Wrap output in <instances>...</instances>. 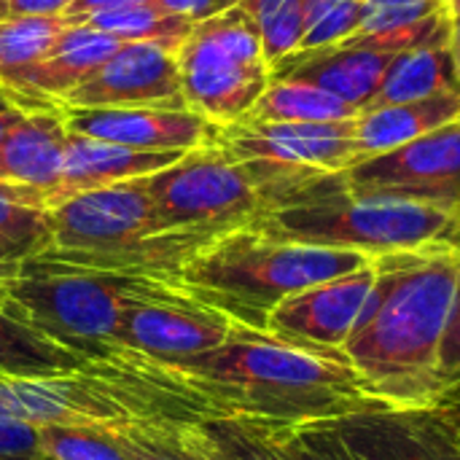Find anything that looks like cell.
Returning <instances> with one entry per match:
<instances>
[{
	"label": "cell",
	"instance_id": "16",
	"mask_svg": "<svg viewBox=\"0 0 460 460\" xmlns=\"http://www.w3.org/2000/svg\"><path fill=\"white\" fill-rule=\"evenodd\" d=\"M334 426L367 460H460V431L447 407H385Z\"/></svg>",
	"mask_w": 460,
	"mask_h": 460
},
{
	"label": "cell",
	"instance_id": "19",
	"mask_svg": "<svg viewBox=\"0 0 460 460\" xmlns=\"http://www.w3.org/2000/svg\"><path fill=\"white\" fill-rule=\"evenodd\" d=\"M394 57L353 43L296 51L272 67V81H302L321 86L348 105L367 111L391 67Z\"/></svg>",
	"mask_w": 460,
	"mask_h": 460
},
{
	"label": "cell",
	"instance_id": "44",
	"mask_svg": "<svg viewBox=\"0 0 460 460\" xmlns=\"http://www.w3.org/2000/svg\"><path fill=\"white\" fill-rule=\"evenodd\" d=\"M40 460H46V458H40Z\"/></svg>",
	"mask_w": 460,
	"mask_h": 460
},
{
	"label": "cell",
	"instance_id": "41",
	"mask_svg": "<svg viewBox=\"0 0 460 460\" xmlns=\"http://www.w3.org/2000/svg\"><path fill=\"white\" fill-rule=\"evenodd\" d=\"M447 410H450V415H453V423L458 426V431H460V407L456 404V407H447Z\"/></svg>",
	"mask_w": 460,
	"mask_h": 460
},
{
	"label": "cell",
	"instance_id": "3",
	"mask_svg": "<svg viewBox=\"0 0 460 460\" xmlns=\"http://www.w3.org/2000/svg\"><path fill=\"white\" fill-rule=\"evenodd\" d=\"M256 229L307 245L356 251L369 259L426 245H460L450 213L396 197L356 194L342 172L310 175L267 197Z\"/></svg>",
	"mask_w": 460,
	"mask_h": 460
},
{
	"label": "cell",
	"instance_id": "13",
	"mask_svg": "<svg viewBox=\"0 0 460 460\" xmlns=\"http://www.w3.org/2000/svg\"><path fill=\"white\" fill-rule=\"evenodd\" d=\"M375 288V259L334 280L283 299L267 318V332L283 342L342 353Z\"/></svg>",
	"mask_w": 460,
	"mask_h": 460
},
{
	"label": "cell",
	"instance_id": "5",
	"mask_svg": "<svg viewBox=\"0 0 460 460\" xmlns=\"http://www.w3.org/2000/svg\"><path fill=\"white\" fill-rule=\"evenodd\" d=\"M54 240L43 259L175 283L208 237L162 232L146 178L75 194L54 208Z\"/></svg>",
	"mask_w": 460,
	"mask_h": 460
},
{
	"label": "cell",
	"instance_id": "7",
	"mask_svg": "<svg viewBox=\"0 0 460 460\" xmlns=\"http://www.w3.org/2000/svg\"><path fill=\"white\" fill-rule=\"evenodd\" d=\"M146 280L38 256L0 280V313L86 361H113L121 315Z\"/></svg>",
	"mask_w": 460,
	"mask_h": 460
},
{
	"label": "cell",
	"instance_id": "35",
	"mask_svg": "<svg viewBox=\"0 0 460 460\" xmlns=\"http://www.w3.org/2000/svg\"><path fill=\"white\" fill-rule=\"evenodd\" d=\"M456 404H460V283L453 315L439 348V369H437V407H456Z\"/></svg>",
	"mask_w": 460,
	"mask_h": 460
},
{
	"label": "cell",
	"instance_id": "22",
	"mask_svg": "<svg viewBox=\"0 0 460 460\" xmlns=\"http://www.w3.org/2000/svg\"><path fill=\"white\" fill-rule=\"evenodd\" d=\"M54 226L35 189L0 181V280L51 248Z\"/></svg>",
	"mask_w": 460,
	"mask_h": 460
},
{
	"label": "cell",
	"instance_id": "24",
	"mask_svg": "<svg viewBox=\"0 0 460 460\" xmlns=\"http://www.w3.org/2000/svg\"><path fill=\"white\" fill-rule=\"evenodd\" d=\"M358 108L348 105L321 86L302 81H272L245 119L275 124H329L353 121L358 119Z\"/></svg>",
	"mask_w": 460,
	"mask_h": 460
},
{
	"label": "cell",
	"instance_id": "31",
	"mask_svg": "<svg viewBox=\"0 0 460 460\" xmlns=\"http://www.w3.org/2000/svg\"><path fill=\"white\" fill-rule=\"evenodd\" d=\"M38 437L46 460H129L105 426H43Z\"/></svg>",
	"mask_w": 460,
	"mask_h": 460
},
{
	"label": "cell",
	"instance_id": "20",
	"mask_svg": "<svg viewBox=\"0 0 460 460\" xmlns=\"http://www.w3.org/2000/svg\"><path fill=\"white\" fill-rule=\"evenodd\" d=\"M67 127L62 121V105L57 111H32L11 127L0 143V181L46 194L57 186L65 159Z\"/></svg>",
	"mask_w": 460,
	"mask_h": 460
},
{
	"label": "cell",
	"instance_id": "10",
	"mask_svg": "<svg viewBox=\"0 0 460 460\" xmlns=\"http://www.w3.org/2000/svg\"><path fill=\"white\" fill-rule=\"evenodd\" d=\"M216 143L234 156L264 197L310 175L342 172L358 162L356 119L329 124L234 121L216 129Z\"/></svg>",
	"mask_w": 460,
	"mask_h": 460
},
{
	"label": "cell",
	"instance_id": "15",
	"mask_svg": "<svg viewBox=\"0 0 460 460\" xmlns=\"http://www.w3.org/2000/svg\"><path fill=\"white\" fill-rule=\"evenodd\" d=\"M67 132L137 148V151H194L216 143L208 119L189 108H70L62 105Z\"/></svg>",
	"mask_w": 460,
	"mask_h": 460
},
{
	"label": "cell",
	"instance_id": "17",
	"mask_svg": "<svg viewBox=\"0 0 460 460\" xmlns=\"http://www.w3.org/2000/svg\"><path fill=\"white\" fill-rule=\"evenodd\" d=\"M119 46L121 40L108 32L89 24H70L38 65L19 73L13 81L0 86V92L8 105L22 113L57 111L62 100L78 89Z\"/></svg>",
	"mask_w": 460,
	"mask_h": 460
},
{
	"label": "cell",
	"instance_id": "29",
	"mask_svg": "<svg viewBox=\"0 0 460 460\" xmlns=\"http://www.w3.org/2000/svg\"><path fill=\"white\" fill-rule=\"evenodd\" d=\"M267 439L286 460H367L334 423L307 426H267L259 423Z\"/></svg>",
	"mask_w": 460,
	"mask_h": 460
},
{
	"label": "cell",
	"instance_id": "36",
	"mask_svg": "<svg viewBox=\"0 0 460 460\" xmlns=\"http://www.w3.org/2000/svg\"><path fill=\"white\" fill-rule=\"evenodd\" d=\"M0 460H40L38 429L0 420Z\"/></svg>",
	"mask_w": 460,
	"mask_h": 460
},
{
	"label": "cell",
	"instance_id": "25",
	"mask_svg": "<svg viewBox=\"0 0 460 460\" xmlns=\"http://www.w3.org/2000/svg\"><path fill=\"white\" fill-rule=\"evenodd\" d=\"M89 361L0 313V377H54Z\"/></svg>",
	"mask_w": 460,
	"mask_h": 460
},
{
	"label": "cell",
	"instance_id": "30",
	"mask_svg": "<svg viewBox=\"0 0 460 460\" xmlns=\"http://www.w3.org/2000/svg\"><path fill=\"white\" fill-rule=\"evenodd\" d=\"M259 24L267 62L275 67L286 57L296 54L305 30L302 0H237Z\"/></svg>",
	"mask_w": 460,
	"mask_h": 460
},
{
	"label": "cell",
	"instance_id": "23",
	"mask_svg": "<svg viewBox=\"0 0 460 460\" xmlns=\"http://www.w3.org/2000/svg\"><path fill=\"white\" fill-rule=\"evenodd\" d=\"M442 92H460L456 65L447 46L396 54L369 108L426 100ZM367 108V111H369Z\"/></svg>",
	"mask_w": 460,
	"mask_h": 460
},
{
	"label": "cell",
	"instance_id": "1",
	"mask_svg": "<svg viewBox=\"0 0 460 460\" xmlns=\"http://www.w3.org/2000/svg\"><path fill=\"white\" fill-rule=\"evenodd\" d=\"M132 361L181 385L210 418L307 426L385 410L342 353L291 345L237 323L213 350L175 361Z\"/></svg>",
	"mask_w": 460,
	"mask_h": 460
},
{
	"label": "cell",
	"instance_id": "4",
	"mask_svg": "<svg viewBox=\"0 0 460 460\" xmlns=\"http://www.w3.org/2000/svg\"><path fill=\"white\" fill-rule=\"evenodd\" d=\"M369 256L234 229L189 259L178 286L245 329L267 332L270 313L288 296L364 267Z\"/></svg>",
	"mask_w": 460,
	"mask_h": 460
},
{
	"label": "cell",
	"instance_id": "38",
	"mask_svg": "<svg viewBox=\"0 0 460 460\" xmlns=\"http://www.w3.org/2000/svg\"><path fill=\"white\" fill-rule=\"evenodd\" d=\"M135 3H151V0H73V5L65 11L62 19L67 24H81L92 13L111 11V8H121V5H135Z\"/></svg>",
	"mask_w": 460,
	"mask_h": 460
},
{
	"label": "cell",
	"instance_id": "2",
	"mask_svg": "<svg viewBox=\"0 0 460 460\" xmlns=\"http://www.w3.org/2000/svg\"><path fill=\"white\" fill-rule=\"evenodd\" d=\"M458 283V245H426L375 259V288L342 356L385 407H437L439 348Z\"/></svg>",
	"mask_w": 460,
	"mask_h": 460
},
{
	"label": "cell",
	"instance_id": "9",
	"mask_svg": "<svg viewBox=\"0 0 460 460\" xmlns=\"http://www.w3.org/2000/svg\"><path fill=\"white\" fill-rule=\"evenodd\" d=\"M162 232H194L218 240L253 226L264 197L251 172L218 143L186 151L175 164L146 178Z\"/></svg>",
	"mask_w": 460,
	"mask_h": 460
},
{
	"label": "cell",
	"instance_id": "11",
	"mask_svg": "<svg viewBox=\"0 0 460 460\" xmlns=\"http://www.w3.org/2000/svg\"><path fill=\"white\" fill-rule=\"evenodd\" d=\"M232 329L234 321L197 302L181 286L148 278L121 315L113 361L127 356L148 361L189 358L226 342Z\"/></svg>",
	"mask_w": 460,
	"mask_h": 460
},
{
	"label": "cell",
	"instance_id": "26",
	"mask_svg": "<svg viewBox=\"0 0 460 460\" xmlns=\"http://www.w3.org/2000/svg\"><path fill=\"white\" fill-rule=\"evenodd\" d=\"M81 24L108 32L121 43H154L178 54V49L191 35L197 22L167 11L159 0H151L92 13Z\"/></svg>",
	"mask_w": 460,
	"mask_h": 460
},
{
	"label": "cell",
	"instance_id": "8",
	"mask_svg": "<svg viewBox=\"0 0 460 460\" xmlns=\"http://www.w3.org/2000/svg\"><path fill=\"white\" fill-rule=\"evenodd\" d=\"M175 57L189 111L213 127L245 119L272 84L259 24L237 0L199 19Z\"/></svg>",
	"mask_w": 460,
	"mask_h": 460
},
{
	"label": "cell",
	"instance_id": "27",
	"mask_svg": "<svg viewBox=\"0 0 460 460\" xmlns=\"http://www.w3.org/2000/svg\"><path fill=\"white\" fill-rule=\"evenodd\" d=\"M181 429L205 460H286L253 420L199 418L194 423H183Z\"/></svg>",
	"mask_w": 460,
	"mask_h": 460
},
{
	"label": "cell",
	"instance_id": "40",
	"mask_svg": "<svg viewBox=\"0 0 460 460\" xmlns=\"http://www.w3.org/2000/svg\"><path fill=\"white\" fill-rule=\"evenodd\" d=\"M19 119H22V111H16V108H3V111H0V143L5 140V135L11 132V127H13Z\"/></svg>",
	"mask_w": 460,
	"mask_h": 460
},
{
	"label": "cell",
	"instance_id": "32",
	"mask_svg": "<svg viewBox=\"0 0 460 460\" xmlns=\"http://www.w3.org/2000/svg\"><path fill=\"white\" fill-rule=\"evenodd\" d=\"M183 423H129L113 429L129 460H205L183 437Z\"/></svg>",
	"mask_w": 460,
	"mask_h": 460
},
{
	"label": "cell",
	"instance_id": "39",
	"mask_svg": "<svg viewBox=\"0 0 460 460\" xmlns=\"http://www.w3.org/2000/svg\"><path fill=\"white\" fill-rule=\"evenodd\" d=\"M447 49H450V57H453V65H456V75H458V84H460V13H450V43H447Z\"/></svg>",
	"mask_w": 460,
	"mask_h": 460
},
{
	"label": "cell",
	"instance_id": "12",
	"mask_svg": "<svg viewBox=\"0 0 460 460\" xmlns=\"http://www.w3.org/2000/svg\"><path fill=\"white\" fill-rule=\"evenodd\" d=\"M342 183L356 194L423 202L460 221V119L342 170Z\"/></svg>",
	"mask_w": 460,
	"mask_h": 460
},
{
	"label": "cell",
	"instance_id": "43",
	"mask_svg": "<svg viewBox=\"0 0 460 460\" xmlns=\"http://www.w3.org/2000/svg\"><path fill=\"white\" fill-rule=\"evenodd\" d=\"M3 108H11V105H8V100H5V94L0 92V111H3Z\"/></svg>",
	"mask_w": 460,
	"mask_h": 460
},
{
	"label": "cell",
	"instance_id": "6",
	"mask_svg": "<svg viewBox=\"0 0 460 460\" xmlns=\"http://www.w3.org/2000/svg\"><path fill=\"white\" fill-rule=\"evenodd\" d=\"M199 418L210 415L191 394L132 358L89 361L54 377H0V420L32 429H119L129 423H194Z\"/></svg>",
	"mask_w": 460,
	"mask_h": 460
},
{
	"label": "cell",
	"instance_id": "21",
	"mask_svg": "<svg viewBox=\"0 0 460 460\" xmlns=\"http://www.w3.org/2000/svg\"><path fill=\"white\" fill-rule=\"evenodd\" d=\"M460 119V92H442L426 100L361 111L356 119L358 162L407 146ZM356 162V164H358Z\"/></svg>",
	"mask_w": 460,
	"mask_h": 460
},
{
	"label": "cell",
	"instance_id": "18",
	"mask_svg": "<svg viewBox=\"0 0 460 460\" xmlns=\"http://www.w3.org/2000/svg\"><path fill=\"white\" fill-rule=\"evenodd\" d=\"M181 156V151H137L67 132L62 172L57 186L46 194V210L84 191L105 189L135 178H148L175 164Z\"/></svg>",
	"mask_w": 460,
	"mask_h": 460
},
{
	"label": "cell",
	"instance_id": "28",
	"mask_svg": "<svg viewBox=\"0 0 460 460\" xmlns=\"http://www.w3.org/2000/svg\"><path fill=\"white\" fill-rule=\"evenodd\" d=\"M67 27L62 16H19L0 22V86L38 65Z\"/></svg>",
	"mask_w": 460,
	"mask_h": 460
},
{
	"label": "cell",
	"instance_id": "42",
	"mask_svg": "<svg viewBox=\"0 0 460 460\" xmlns=\"http://www.w3.org/2000/svg\"><path fill=\"white\" fill-rule=\"evenodd\" d=\"M447 8H450V13H453V16L460 13V0H447Z\"/></svg>",
	"mask_w": 460,
	"mask_h": 460
},
{
	"label": "cell",
	"instance_id": "37",
	"mask_svg": "<svg viewBox=\"0 0 460 460\" xmlns=\"http://www.w3.org/2000/svg\"><path fill=\"white\" fill-rule=\"evenodd\" d=\"M73 0H0V22L19 16H65Z\"/></svg>",
	"mask_w": 460,
	"mask_h": 460
},
{
	"label": "cell",
	"instance_id": "34",
	"mask_svg": "<svg viewBox=\"0 0 460 460\" xmlns=\"http://www.w3.org/2000/svg\"><path fill=\"white\" fill-rule=\"evenodd\" d=\"M447 8V0H364L361 27L356 35H380L426 22ZM353 38V35H350Z\"/></svg>",
	"mask_w": 460,
	"mask_h": 460
},
{
	"label": "cell",
	"instance_id": "14",
	"mask_svg": "<svg viewBox=\"0 0 460 460\" xmlns=\"http://www.w3.org/2000/svg\"><path fill=\"white\" fill-rule=\"evenodd\" d=\"M62 105L70 108H189L175 51L121 43Z\"/></svg>",
	"mask_w": 460,
	"mask_h": 460
},
{
	"label": "cell",
	"instance_id": "33",
	"mask_svg": "<svg viewBox=\"0 0 460 460\" xmlns=\"http://www.w3.org/2000/svg\"><path fill=\"white\" fill-rule=\"evenodd\" d=\"M305 30L299 51L326 49L348 40L361 27L364 0H302Z\"/></svg>",
	"mask_w": 460,
	"mask_h": 460
}]
</instances>
